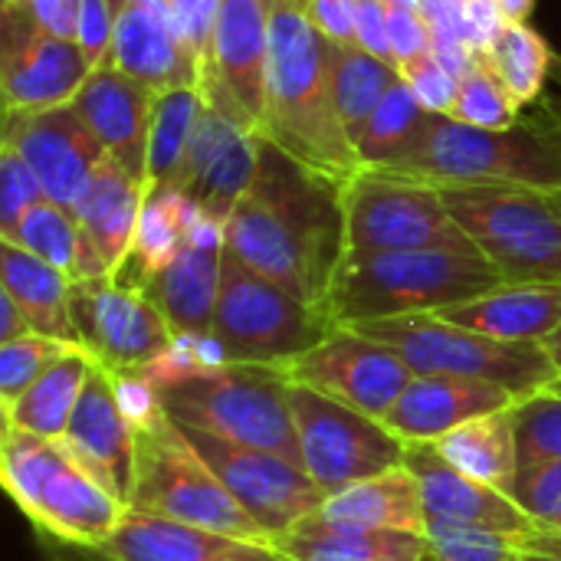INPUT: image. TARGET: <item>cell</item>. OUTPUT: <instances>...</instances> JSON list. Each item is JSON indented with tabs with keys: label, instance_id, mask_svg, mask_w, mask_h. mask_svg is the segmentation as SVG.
I'll return each mask as SVG.
<instances>
[{
	"label": "cell",
	"instance_id": "6da1fadb",
	"mask_svg": "<svg viewBox=\"0 0 561 561\" xmlns=\"http://www.w3.org/2000/svg\"><path fill=\"white\" fill-rule=\"evenodd\" d=\"M342 191L260 138L256 181L224 227L227 250L296 299L325 309L348 260Z\"/></svg>",
	"mask_w": 561,
	"mask_h": 561
},
{
	"label": "cell",
	"instance_id": "7a4b0ae2",
	"mask_svg": "<svg viewBox=\"0 0 561 561\" xmlns=\"http://www.w3.org/2000/svg\"><path fill=\"white\" fill-rule=\"evenodd\" d=\"M260 138L342 187L365 168L339 115L329 79V39L306 0H270V69Z\"/></svg>",
	"mask_w": 561,
	"mask_h": 561
},
{
	"label": "cell",
	"instance_id": "3957f363",
	"mask_svg": "<svg viewBox=\"0 0 561 561\" xmlns=\"http://www.w3.org/2000/svg\"><path fill=\"white\" fill-rule=\"evenodd\" d=\"M434 187H526L561 194V115H519L510 128H473L427 115L421 138L391 168Z\"/></svg>",
	"mask_w": 561,
	"mask_h": 561
},
{
	"label": "cell",
	"instance_id": "277c9868",
	"mask_svg": "<svg viewBox=\"0 0 561 561\" xmlns=\"http://www.w3.org/2000/svg\"><path fill=\"white\" fill-rule=\"evenodd\" d=\"M506 283L480 250H404L345 260L329 316L335 325H365L440 312Z\"/></svg>",
	"mask_w": 561,
	"mask_h": 561
},
{
	"label": "cell",
	"instance_id": "5b68a950",
	"mask_svg": "<svg viewBox=\"0 0 561 561\" xmlns=\"http://www.w3.org/2000/svg\"><path fill=\"white\" fill-rule=\"evenodd\" d=\"M0 483L36 536L66 546H102L125 516L118 503L62 440H46L3 424Z\"/></svg>",
	"mask_w": 561,
	"mask_h": 561
},
{
	"label": "cell",
	"instance_id": "8992f818",
	"mask_svg": "<svg viewBox=\"0 0 561 561\" xmlns=\"http://www.w3.org/2000/svg\"><path fill=\"white\" fill-rule=\"evenodd\" d=\"M164 414L214 437L273 450L302 467L289 375L270 365H220L161 391Z\"/></svg>",
	"mask_w": 561,
	"mask_h": 561
},
{
	"label": "cell",
	"instance_id": "52a82bcc",
	"mask_svg": "<svg viewBox=\"0 0 561 561\" xmlns=\"http://www.w3.org/2000/svg\"><path fill=\"white\" fill-rule=\"evenodd\" d=\"M358 329L388 348H394L411 375H447V378H473L510 391L516 401L549 391L559 381V368L552 365L542 342H500L480 332L450 325L434 312L401 316L385 322L348 325Z\"/></svg>",
	"mask_w": 561,
	"mask_h": 561
},
{
	"label": "cell",
	"instance_id": "ba28073f",
	"mask_svg": "<svg viewBox=\"0 0 561 561\" xmlns=\"http://www.w3.org/2000/svg\"><path fill=\"white\" fill-rule=\"evenodd\" d=\"M128 510L178 519L237 542L270 546L263 529L227 493L220 477L168 414L138 431Z\"/></svg>",
	"mask_w": 561,
	"mask_h": 561
},
{
	"label": "cell",
	"instance_id": "9c48e42d",
	"mask_svg": "<svg viewBox=\"0 0 561 561\" xmlns=\"http://www.w3.org/2000/svg\"><path fill=\"white\" fill-rule=\"evenodd\" d=\"M339 325L319 306H309L253 273L230 250H224L220 296L210 332L237 365L289 368L296 358L325 342Z\"/></svg>",
	"mask_w": 561,
	"mask_h": 561
},
{
	"label": "cell",
	"instance_id": "30bf717a",
	"mask_svg": "<svg viewBox=\"0 0 561 561\" xmlns=\"http://www.w3.org/2000/svg\"><path fill=\"white\" fill-rule=\"evenodd\" d=\"M454 220L506 283H561V201L526 187H440Z\"/></svg>",
	"mask_w": 561,
	"mask_h": 561
},
{
	"label": "cell",
	"instance_id": "8fae6325",
	"mask_svg": "<svg viewBox=\"0 0 561 561\" xmlns=\"http://www.w3.org/2000/svg\"><path fill=\"white\" fill-rule=\"evenodd\" d=\"M348 260L404 250H477L440 187L385 168H362L342 191Z\"/></svg>",
	"mask_w": 561,
	"mask_h": 561
},
{
	"label": "cell",
	"instance_id": "7c38bea8",
	"mask_svg": "<svg viewBox=\"0 0 561 561\" xmlns=\"http://www.w3.org/2000/svg\"><path fill=\"white\" fill-rule=\"evenodd\" d=\"M289 401L299 431L302 470L325 496L404 467L408 444L398 440L385 427V421L362 414L299 381H289Z\"/></svg>",
	"mask_w": 561,
	"mask_h": 561
},
{
	"label": "cell",
	"instance_id": "4fadbf2b",
	"mask_svg": "<svg viewBox=\"0 0 561 561\" xmlns=\"http://www.w3.org/2000/svg\"><path fill=\"white\" fill-rule=\"evenodd\" d=\"M181 431L194 444V450L210 463V470L220 477L227 493L263 529L270 546L279 536H286L293 526H299L302 519L322 513L329 496L312 483V477L299 463L273 450L243 447V444L214 437L207 431H194V427H181Z\"/></svg>",
	"mask_w": 561,
	"mask_h": 561
},
{
	"label": "cell",
	"instance_id": "5bb4252c",
	"mask_svg": "<svg viewBox=\"0 0 561 561\" xmlns=\"http://www.w3.org/2000/svg\"><path fill=\"white\" fill-rule=\"evenodd\" d=\"M270 69V0H220L201 72V95L260 135Z\"/></svg>",
	"mask_w": 561,
	"mask_h": 561
},
{
	"label": "cell",
	"instance_id": "9a60e30c",
	"mask_svg": "<svg viewBox=\"0 0 561 561\" xmlns=\"http://www.w3.org/2000/svg\"><path fill=\"white\" fill-rule=\"evenodd\" d=\"M79 348L108 371H131L154 362L174 339L161 309L112 276L72 283L69 293Z\"/></svg>",
	"mask_w": 561,
	"mask_h": 561
},
{
	"label": "cell",
	"instance_id": "2e32d148",
	"mask_svg": "<svg viewBox=\"0 0 561 561\" xmlns=\"http://www.w3.org/2000/svg\"><path fill=\"white\" fill-rule=\"evenodd\" d=\"M286 375L378 421L388 417L414 378L394 348L348 325H339L325 342L296 358Z\"/></svg>",
	"mask_w": 561,
	"mask_h": 561
},
{
	"label": "cell",
	"instance_id": "e0dca14e",
	"mask_svg": "<svg viewBox=\"0 0 561 561\" xmlns=\"http://www.w3.org/2000/svg\"><path fill=\"white\" fill-rule=\"evenodd\" d=\"M0 141L13 145L23 154L43 187V197L66 210H76L95 168L105 161L99 138L72 102L43 112L3 108Z\"/></svg>",
	"mask_w": 561,
	"mask_h": 561
},
{
	"label": "cell",
	"instance_id": "ac0fdd59",
	"mask_svg": "<svg viewBox=\"0 0 561 561\" xmlns=\"http://www.w3.org/2000/svg\"><path fill=\"white\" fill-rule=\"evenodd\" d=\"M92 62L76 39H59L33 30L13 10L3 7V43H0V95L3 108L43 112L69 105Z\"/></svg>",
	"mask_w": 561,
	"mask_h": 561
},
{
	"label": "cell",
	"instance_id": "d6986e66",
	"mask_svg": "<svg viewBox=\"0 0 561 561\" xmlns=\"http://www.w3.org/2000/svg\"><path fill=\"white\" fill-rule=\"evenodd\" d=\"M256 168H260V135L243 128L230 115L217 112L214 105H207L174 187L201 214L227 227L230 214L253 187Z\"/></svg>",
	"mask_w": 561,
	"mask_h": 561
},
{
	"label": "cell",
	"instance_id": "ffe728a7",
	"mask_svg": "<svg viewBox=\"0 0 561 561\" xmlns=\"http://www.w3.org/2000/svg\"><path fill=\"white\" fill-rule=\"evenodd\" d=\"M115 33L108 66L161 95L168 89H201V62L191 53L168 0H112Z\"/></svg>",
	"mask_w": 561,
	"mask_h": 561
},
{
	"label": "cell",
	"instance_id": "44dd1931",
	"mask_svg": "<svg viewBox=\"0 0 561 561\" xmlns=\"http://www.w3.org/2000/svg\"><path fill=\"white\" fill-rule=\"evenodd\" d=\"M404 467L417 477L427 519H444L457 526H480L510 536L539 539L546 529L503 490H493L457 467H450L434 444H408Z\"/></svg>",
	"mask_w": 561,
	"mask_h": 561
},
{
	"label": "cell",
	"instance_id": "7402d4cb",
	"mask_svg": "<svg viewBox=\"0 0 561 561\" xmlns=\"http://www.w3.org/2000/svg\"><path fill=\"white\" fill-rule=\"evenodd\" d=\"M224 224L194 207L181 253L154 276L145 296L161 309L171 332H207L214 322L224 273Z\"/></svg>",
	"mask_w": 561,
	"mask_h": 561
},
{
	"label": "cell",
	"instance_id": "603a6c76",
	"mask_svg": "<svg viewBox=\"0 0 561 561\" xmlns=\"http://www.w3.org/2000/svg\"><path fill=\"white\" fill-rule=\"evenodd\" d=\"M135 440H138V431L122 414L108 371L95 365L72 411V421L62 434V444L125 506H128L131 477H135Z\"/></svg>",
	"mask_w": 561,
	"mask_h": 561
},
{
	"label": "cell",
	"instance_id": "cb8c5ba5",
	"mask_svg": "<svg viewBox=\"0 0 561 561\" xmlns=\"http://www.w3.org/2000/svg\"><path fill=\"white\" fill-rule=\"evenodd\" d=\"M72 105L99 138L105 158L122 164L148 187V135L154 92H148L115 66L102 62L92 69Z\"/></svg>",
	"mask_w": 561,
	"mask_h": 561
},
{
	"label": "cell",
	"instance_id": "d4e9b609",
	"mask_svg": "<svg viewBox=\"0 0 561 561\" xmlns=\"http://www.w3.org/2000/svg\"><path fill=\"white\" fill-rule=\"evenodd\" d=\"M516 398L496 385L447 375H414L398 404L388 411L385 427L404 444H437L450 431L513 408Z\"/></svg>",
	"mask_w": 561,
	"mask_h": 561
},
{
	"label": "cell",
	"instance_id": "484cf974",
	"mask_svg": "<svg viewBox=\"0 0 561 561\" xmlns=\"http://www.w3.org/2000/svg\"><path fill=\"white\" fill-rule=\"evenodd\" d=\"M434 316L500 342H546L561 325V283H500Z\"/></svg>",
	"mask_w": 561,
	"mask_h": 561
},
{
	"label": "cell",
	"instance_id": "4316f807",
	"mask_svg": "<svg viewBox=\"0 0 561 561\" xmlns=\"http://www.w3.org/2000/svg\"><path fill=\"white\" fill-rule=\"evenodd\" d=\"M273 549L293 561H427L424 536L332 523L322 513L293 526Z\"/></svg>",
	"mask_w": 561,
	"mask_h": 561
},
{
	"label": "cell",
	"instance_id": "83f0119b",
	"mask_svg": "<svg viewBox=\"0 0 561 561\" xmlns=\"http://www.w3.org/2000/svg\"><path fill=\"white\" fill-rule=\"evenodd\" d=\"M145 191L148 187L135 174H128L122 164L105 158L95 168L85 194L79 197V204L72 210L82 233L89 237L92 250L105 263L108 276L122 266V260L131 247V237H135V227L141 217V204H145Z\"/></svg>",
	"mask_w": 561,
	"mask_h": 561
},
{
	"label": "cell",
	"instance_id": "f1b7e54d",
	"mask_svg": "<svg viewBox=\"0 0 561 561\" xmlns=\"http://www.w3.org/2000/svg\"><path fill=\"white\" fill-rule=\"evenodd\" d=\"M240 546L247 542L178 519L125 510L115 533L92 552L102 561H224Z\"/></svg>",
	"mask_w": 561,
	"mask_h": 561
},
{
	"label": "cell",
	"instance_id": "f546056e",
	"mask_svg": "<svg viewBox=\"0 0 561 561\" xmlns=\"http://www.w3.org/2000/svg\"><path fill=\"white\" fill-rule=\"evenodd\" d=\"M0 293H7L30 322V332L56 339L62 345H76V325L69 309L72 279L23 247L0 240Z\"/></svg>",
	"mask_w": 561,
	"mask_h": 561
},
{
	"label": "cell",
	"instance_id": "4dcf8cb0",
	"mask_svg": "<svg viewBox=\"0 0 561 561\" xmlns=\"http://www.w3.org/2000/svg\"><path fill=\"white\" fill-rule=\"evenodd\" d=\"M322 516L332 523L414 533V536H424L427 529L421 483L408 467H394L388 473L352 483L342 493H332L322 506Z\"/></svg>",
	"mask_w": 561,
	"mask_h": 561
},
{
	"label": "cell",
	"instance_id": "1f68e13d",
	"mask_svg": "<svg viewBox=\"0 0 561 561\" xmlns=\"http://www.w3.org/2000/svg\"><path fill=\"white\" fill-rule=\"evenodd\" d=\"M191 214L194 204L178 187H148L131 247L122 266L112 273V279L125 289L145 293L154 283V276L181 253Z\"/></svg>",
	"mask_w": 561,
	"mask_h": 561
},
{
	"label": "cell",
	"instance_id": "d6a6232c",
	"mask_svg": "<svg viewBox=\"0 0 561 561\" xmlns=\"http://www.w3.org/2000/svg\"><path fill=\"white\" fill-rule=\"evenodd\" d=\"M434 447L460 473L513 496V486L519 480V444L513 427V408L477 417L440 437Z\"/></svg>",
	"mask_w": 561,
	"mask_h": 561
},
{
	"label": "cell",
	"instance_id": "836d02e7",
	"mask_svg": "<svg viewBox=\"0 0 561 561\" xmlns=\"http://www.w3.org/2000/svg\"><path fill=\"white\" fill-rule=\"evenodd\" d=\"M92 368L95 362L89 352L69 348L33 388H26L10 408H3V424L46 440H62Z\"/></svg>",
	"mask_w": 561,
	"mask_h": 561
},
{
	"label": "cell",
	"instance_id": "e575fe53",
	"mask_svg": "<svg viewBox=\"0 0 561 561\" xmlns=\"http://www.w3.org/2000/svg\"><path fill=\"white\" fill-rule=\"evenodd\" d=\"M0 240H10V243L23 247L26 253L39 256L43 263L66 273L72 283L108 276L105 263L92 250L89 237L82 233L76 214L53 204V201L36 204L10 233H0Z\"/></svg>",
	"mask_w": 561,
	"mask_h": 561
},
{
	"label": "cell",
	"instance_id": "d590c367",
	"mask_svg": "<svg viewBox=\"0 0 561 561\" xmlns=\"http://www.w3.org/2000/svg\"><path fill=\"white\" fill-rule=\"evenodd\" d=\"M329 79L345 131L355 145V135L381 105V99L401 82V69L362 49L358 43H329Z\"/></svg>",
	"mask_w": 561,
	"mask_h": 561
},
{
	"label": "cell",
	"instance_id": "8d00e7d4",
	"mask_svg": "<svg viewBox=\"0 0 561 561\" xmlns=\"http://www.w3.org/2000/svg\"><path fill=\"white\" fill-rule=\"evenodd\" d=\"M207 102L201 89H168L154 95L151 135H148V187H174L204 115Z\"/></svg>",
	"mask_w": 561,
	"mask_h": 561
},
{
	"label": "cell",
	"instance_id": "74e56055",
	"mask_svg": "<svg viewBox=\"0 0 561 561\" xmlns=\"http://www.w3.org/2000/svg\"><path fill=\"white\" fill-rule=\"evenodd\" d=\"M483 62L523 112L533 102H539L546 89L552 69V49L529 23H506V30L483 53Z\"/></svg>",
	"mask_w": 561,
	"mask_h": 561
},
{
	"label": "cell",
	"instance_id": "f35d334b",
	"mask_svg": "<svg viewBox=\"0 0 561 561\" xmlns=\"http://www.w3.org/2000/svg\"><path fill=\"white\" fill-rule=\"evenodd\" d=\"M427 115L431 112H424V105L417 102L411 85L401 79L381 99V105L371 112V118L362 125V131L355 135V151H358L362 164L365 168H391L421 138Z\"/></svg>",
	"mask_w": 561,
	"mask_h": 561
},
{
	"label": "cell",
	"instance_id": "ab89813d",
	"mask_svg": "<svg viewBox=\"0 0 561 561\" xmlns=\"http://www.w3.org/2000/svg\"><path fill=\"white\" fill-rule=\"evenodd\" d=\"M427 561H519L536 549L539 539L510 536L480 526H457L444 519H427Z\"/></svg>",
	"mask_w": 561,
	"mask_h": 561
},
{
	"label": "cell",
	"instance_id": "60d3db41",
	"mask_svg": "<svg viewBox=\"0 0 561 561\" xmlns=\"http://www.w3.org/2000/svg\"><path fill=\"white\" fill-rule=\"evenodd\" d=\"M513 427L519 444V473L561 460V394L539 391L513 404Z\"/></svg>",
	"mask_w": 561,
	"mask_h": 561
},
{
	"label": "cell",
	"instance_id": "b9f144b4",
	"mask_svg": "<svg viewBox=\"0 0 561 561\" xmlns=\"http://www.w3.org/2000/svg\"><path fill=\"white\" fill-rule=\"evenodd\" d=\"M519 108L510 99V92L500 85V79L486 69L483 56L480 62L460 79L457 99L447 112V118L473 125V128H510L519 122Z\"/></svg>",
	"mask_w": 561,
	"mask_h": 561
},
{
	"label": "cell",
	"instance_id": "7bdbcfd3",
	"mask_svg": "<svg viewBox=\"0 0 561 561\" xmlns=\"http://www.w3.org/2000/svg\"><path fill=\"white\" fill-rule=\"evenodd\" d=\"M220 365H230V358H227L224 345L217 342V335L207 329V332H178L171 339V345L154 362H148L141 371L154 381L158 391H164L171 385H181V381L214 371Z\"/></svg>",
	"mask_w": 561,
	"mask_h": 561
},
{
	"label": "cell",
	"instance_id": "ee69618b",
	"mask_svg": "<svg viewBox=\"0 0 561 561\" xmlns=\"http://www.w3.org/2000/svg\"><path fill=\"white\" fill-rule=\"evenodd\" d=\"M69 348L76 345H62L36 332L0 345V411L10 408L26 388H33Z\"/></svg>",
	"mask_w": 561,
	"mask_h": 561
},
{
	"label": "cell",
	"instance_id": "f6af8a7d",
	"mask_svg": "<svg viewBox=\"0 0 561 561\" xmlns=\"http://www.w3.org/2000/svg\"><path fill=\"white\" fill-rule=\"evenodd\" d=\"M43 187L23 154L0 141V233H10L36 204H43Z\"/></svg>",
	"mask_w": 561,
	"mask_h": 561
},
{
	"label": "cell",
	"instance_id": "bcb514c9",
	"mask_svg": "<svg viewBox=\"0 0 561 561\" xmlns=\"http://www.w3.org/2000/svg\"><path fill=\"white\" fill-rule=\"evenodd\" d=\"M401 79L411 85V92L417 95V102L424 105V112L431 115H447L454 99H457V89H460V79L454 72H447L434 53L421 56V59H411L401 66Z\"/></svg>",
	"mask_w": 561,
	"mask_h": 561
},
{
	"label": "cell",
	"instance_id": "7dc6e473",
	"mask_svg": "<svg viewBox=\"0 0 561 561\" xmlns=\"http://www.w3.org/2000/svg\"><path fill=\"white\" fill-rule=\"evenodd\" d=\"M108 371V368H105ZM112 378V391H115V401L122 408V414L128 417V424L135 431L148 427L151 421H158L164 414V404H161V391L154 388V381L141 371V368H131V371H108Z\"/></svg>",
	"mask_w": 561,
	"mask_h": 561
},
{
	"label": "cell",
	"instance_id": "c3c4849f",
	"mask_svg": "<svg viewBox=\"0 0 561 561\" xmlns=\"http://www.w3.org/2000/svg\"><path fill=\"white\" fill-rule=\"evenodd\" d=\"M513 500L539 523L546 526L549 516L559 510L561 503V460L523 470L516 486H513Z\"/></svg>",
	"mask_w": 561,
	"mask_h": 561
},
{
	"label": "cell",
	"instance_id": "681fc988",
	"mask_svg": "<svg viewBox=\"0 0 561 561\" xmlns=\"http://www.w3.org/2000/svg\"><path fill=\"white\" fill-rule=\"evenodd\" d=\"M3 7L46 36H59V39L79 36L82 0H3Z\"/></svg>",
	"mask_w": 561,
	"mask_h": 561
},
{
	"label": "cell",
	"instance_id": "f907efd6",
	"mask_svg": "<svg viewBox=\"0 0 561 561\" xmlns=\"http://www.w3.org/2000/svg\"><path fill=\"white\" fill-rule=\"evenodd\" d=\"M388 36H391V56L398 69L411 59H421L434 46V30L431 20L421 10H391L388 7Z\"/></svg>",
	"mask_w": 561,
	"mask_h": 561
},
{
	"label": "cell",
	"instance_id": "816d5d0a",
	"mask_svg": "<svg viewBox=\"0 0 561 561\" xmlns=\"http://www.w3.org/2000/svg\"><path fill=\"white\" fill-rule=\"evenodd\" d=\"M112 33H115V7H112V0H82L76 43L82 46V53L92 62V69L108 59Z\"/></svg>",
	"mask_w": 561,
	"mask_h": 561
},
{
	"label": "cell",
	"instance_id": "f5cc1de1",
	"mask_svg": "<svg viewBox=\"0 0 561 561\" xmlns=\"http://www.w3.org/2000/svg\"><path fill=\"white\" fill-rule=\"evenodd\" d=\"M191 53L197 56L201 62V72H204V59H207V49H210V36H214V26H217V13H220V0H168Z\"/></svg>",
	"mask_w": 561,
	"mask_h": 561
},
{
	"label": "cell",
	"instance_id": "db71d44e",
	"mask_svg": "<svg viewBox=\"0 0 561 561\" xmlns=\"http://www.w3.org/2000/svg\"><path fill=\"white\" fill-rule=\"evenodd\" d=\"M355 43L362 49H368L371 56H378L385 62H394V56H391V36H388V7H385V0H358V10H355Z\"/></svg>",
	"mask_w": 561,
	"mask_h": 561
},
{
	"label": "cell",
	"instance_id": "11a10c76",
	"mask_svg": "<svg viewBox=\"0 0 561 561\" xmlns=\"http://www.w3.org/2000/svg\"><path fill=\"white\" fill-rule=\"evenodd\" d=\"M358 0H306V13L329 43H355Z\"/></svg>",
	"mask_w": 561,
	"mask_h": 561
},
{
	"label": "cell",
	"instance_id": "9f6ffc18",
	"mask_svg": "<svg viewBox=\"0 0 561 561\" xmlns=\"http://www.w3.org/2000/svg\"><path fill=\"white\" fill-rule=\"evenodd\" d=\"M463 13H467V36H470L473 49L483 56L493 46V39L506 30L510 20L496 0H467Z\"/></svg>",
	"mask_w": 561,
	"mask_h": 561
},
{
	"label": "cell",
	"instance_id": "6f0895ef",
	"mask_svg": "<svg viewBox=\"0 0 561 561\" xmlns=\"http://www.w3.org/2000/svg\"><path fill=\"white\" fill-rule=\"evenodd\" d=\"M23 335H30L26 316L20 312V306H16L7 293H0V345L16 342V339H23Z\"/></svg>",
	"mask_w": 561,
	"mask_h": 561
},
{
	"label": "cell",
	"instance_id": "680465c9",
	"mask_svg": "<svg viewBox=\"0 0 561 561\" xmlns=\"http://www.w3.org/2000/svg\"><path fill=\"white\" fill-rule=\"evenodd\" d=\"M519 561H561V539H556L552 533H542L536 549L526 552Z\"/></svg>",
	"mask_w": 561,
	"mask_h": 561
},
{
	"label": "cell",
	"instance_id": "91938a15",
	"mask_svg": "<svg viewBox=\"0 0 561 561\" xmlns=\"http://www.w3.org/2000/svg\"><path fill=\"white\" fill-rule=\"evenodd\" d=\"M496 3H500V10L506 13L510 23H529L533 7H536V0H496Z\"/></svg>",
	"mask_w": 561,
	"mask_h": 561
},
{
	"label": "cell",
	"instance_id": "94428289",
	"mask_svg": "<svg viewBox=\"0 0 561 561\" xmlns=\"http://www.w3.org/2000/svg\"><path fill=\"white\" fill-rule=\"evenodd\" d=\"M542 348L549 352V358H552V365L559 368V378H561V325L552 332V335H549V339H546V342H542Z\"/></svg>",
	"mask_w": 561,
	"mask_h": 561
},
{
	"label": "cell",
	"instance_id": "6125c7cd",
	"mask_svg": "<svg viewBox=\"0 0 561 561\" xmlns=\"http://www.w3.org/2000/svg\"><path fill=\"white\" fill-rule=\"evenodd\" d=\"M385 7H398V10H421L424 13V7H427V0H385Z\"/></svg>",
	"mask_w": 561,
	"mask_h": 561
},
{
	"label": "cell",
	"instance_id": "be15d7a7",
	"mask_svg": "<svg viewBox=\"0 0 561 561\" xmlns=\"http://www.w3.org/2000/svg\"><path fill=\"white\" fill-rule=\"evenodd\" d=\"M542 529H546V533H552L556 539H561V503H559V510H556V513L549 516V523H546Z\"/></svg>",
	"mask_w": 561,
	"mask_h": 561
},
{
	"label": "cell",
	"instance_id": "e7e4bbea",
	"mask_svg": "<svg viewBox=\"0 0 561 561\" xmlns=\"http://www.w3.org/2000/svg\"><path fill=\"white\" fill-rule=\"evenodd\" d=\"M552 391H559V394H561V378H559V381H556V385H552Z\"/></svg>",
	"mask_w": 561,
	"mask_h": 561
},
{
	"label": "cell",
	"instance_id": "03108f58",
	"mask_svg": "<svg viewBox=\"0 0 561 561\" xmlns=\"http://www.w3.org/2000/svg\"><path fill=\"white\" fill-rule=\"evenodd\" d=\"M273 561H293V559H286V556H283V552H279V556H276V559Z\"/></svg>",
	"mask_w": 561,
	"mask_h": 561
},
{
	"label": "cell",
	"instance_id": "003e7915",
	"mask_svg": "<svg viewBox=\"0 0 561 561\" xmlns=\"http://www.w3.org/2000/svg\"><path fill=\"white\" fill-rule=\"evenodd\" d=\"M559 115H561V112H559ZM556 197H559V201H561V194H556Z\"/></svg>",
	"mask_w": 561,
	"mask_h": 561
}]
</instances>
